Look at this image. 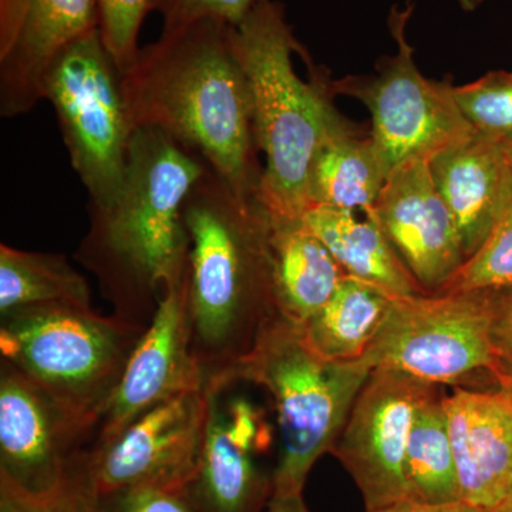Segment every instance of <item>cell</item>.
<instances>
[{
	"mask_svg": "<svg viewBox=\"0 0 512 512\" xmlns=\"http://www.w3.org/2000/svg\"><path fill=\"white\" fill-rule=\"evenodd\" d=\"M373 214L427 293H439L466 262L456 220L434 184L429 161L393 168Z\"/></svg>",
	"mask_w": 512,
	"mask_h": 512,
	"instance_id": "9a60e30c",
	"label": "cell"
},
{
	"mask_svg": "<svg viewBox=\"0 0 512 512\" xmlns=\"http://www.w3.org/2000/svg\"><path fill=\"white\" fill-rule=\"evenodd\" d=\"M262 0H154V12L163 18L164 29L202 19L238 26Z\"/></svg>",
	"mask_w": 512,
	"mask_h": 512,
	"instance_id": "f1b7e54d",
	"label": "cell"
},
{
	"mask_svg": "<svg viewBox=\"0 0 512 512\" xmlns=\"http://www.w3.org/2000/svg\"><path fill=\"white\" fill-rule=\"evenodd\" d=\"M146 329L93 306H26L0 313V357L100 423Z\"/></svg>",
	"mask_w": 512,
	"mask_h": 512,
	"instance_id": "8992f818",
	"label": "cell"
},
{
	"mask_svg": "<svg viewBox=\"0 0 512 512\" xmlns=\"http://www.w3.org/2000/svg\"><path fill=\"white\" fill-rule=\"evenodd\" d=\"M302 221L335 256L346 275L369 282L394 298L426 295L373 212L312 207Z\"/></svg>",
	"mask_w": 512,
	"mask_h": 512,
	"instance_id": "ffe728a7",
	"label": "cell"
},
{
	"mask_svg": "<svg viewBox=\"0 0 512 512\" xmlns=\"http://www.w3.org/2000/svg\"><path fill=\"white\" fill-rule=\"evenodd\" d=\"M370 369H394L433 384H463L478 372L497 379L490 291L394 298L362 357Z\"/></svg>",
	"mask_w": 512,
	"mask_h": 512,
	"instance_id": "9c48e42d",
	"label": "cell"
},
{
	"mask_svg": "<svg viewBox=\"0 0 512 512\" xmlns=\"http://www.w3.org/2000/svg\"><path fill=\"white\" fill-rule=\"evenodd\" d=\"M248 387L229 373L207 379L204 444L184 491L195 512H266L274 497L275 471L259 463L274 444V427Z\"/></svg>",
	"mask_w": 512,
	"mask_h": 512,
	"instance_id": "30bf717a",
	"label": "cell"
},
{
	"mask_svg": "<svg viewBox=\"0 0 512 512\" xmlns=\"http://www.w3.org/2000/svg\"><path fill=\"white\" fill-rule=\"evenodd\" d=\"M269 220L276 309L302 326L329 301L346 272L302 218Z\"/></svg>",
	"mask_w": 512,
	"mask_h": 512,
	"instance_id": "44dd1931",
	"label": "cell"
},
{
	"mask_svg": "<svg viewBox=\"0 0 512 512\" xmlns=\"http://www.w3.org/2000/svg\"><path fill=\"white\" fill-rule=\"evenodd\" d=\"M493 512H512V493Z\"/></svg>",
	"mask_w": 512,
	"mask_h": 512,
	"instance_id": "e575fe53",
	"label": "cell"
},
{
	"mask_svg": "<svg viewBox=\"0 0 512 512\" xmlns=\"http://www.w3.org/2000/svg\"><path fill=\"white\" fill-rule=\"evenodd\" d=\"M207 424V384L138 417L116 439L90 448L97 495L134 487L184 493L200 461Z\"/></svg>",
	"mask_w": 512,
	"mask_h": 512,
	"instance_id": "7c38bea8",
	"label": "cell"
},
{
	"mask_svg": "<svg viewBox=\"0 0 512 512\" xmlns=\"http://www.w3.org/2000/svg\"><path fill=\"white\" fill-rule=\"evenodd\" d=\"M434 394L436 384L384 367L357 394L330 453L355 480L366 512L409 500L407 443L421 404Z\"/></svg>",
	"mask_w": 512,
	"mask_h": 512,
	"instance_id": "8fae6325",
	"label": "cell"
},
{
	"mask_svg": "<svg viewBox=\"0 0 512 512\" xmlns=\"http://www.w3.org/2000/svg\"><path fill=\"white\" fill-rule=\"evenodd\" d=\"M97 29L96 0H0V114L29 113L60 53Z\"/></svg>",
	"mask_w": 512,
	"mask_h": 512,
	"instance_id": "2e32d148",
	"label": "cell"
},
{
	"mask_svg": "<svg viewBox=\"0 0 512 512\" xmlns=\"http://www.w3.org/2000/svg\"><path fill=\"white\" fill-rule=\"evenodd\" d=\"M89 451L74 458L59 483L45 493H30L0 476V512H100Z\"/></svg>",
	"mask_w": 512,
	"mask_h": 512,
	"instance_id": "d4e9b609",
	"label": "cell"
},
{
	"mask_svg": "<svg viewBox=\"0 0 512 512\" xmlns=\"http://www.w3.org/2000/svg\"><path fill=\"white\" fill-rule=\"evenodd\" d=\"M208 167L164 131H134L119 197L89 205V231L74 254L114 315L148 328L164 292L187 272L184 204Z\"/></svg>",
	"mask_w": 512,
	"mask_h": 512,
	"instance_id": "7a4b0ae2",
	"label": "cell"
},
{
	"mask_svg": "<svg viewBox=\"0 0 512 512\" xmlns=\"http://www.w3.org/2000/svg\"><path fill=\"white\" fill-rule=\"evenodd\" d=\"M458 3H460L461 8L466 10V12H473V10H476L478 5H480V0H458Z\"/></svg>",
	"mask_w": 512,
	"mask_h": 512,
	"instance_id": "836d02e7",
	"label": "cell"
},
{
	"mask_svg": "<svg viewBox=\"0 0 512 512\" xmlns=\"http://www.w3.org/2000/svg\"><path fill=\"white\" fill-rule=\"evenodd\" d=\"M512 286V195L493 231L439 293L493 291Z\"/></svg>",
	"mask_w": 512,
	"mask_h": 512,
	"instance_id": "4316f807",
	"label": "cell"
},
{
	"mask_svg": "<svg viewBox=\"0 0 512 512\" xmlns=\"http://www.w3.org/2000/svg\"><path fill=\"white\" fill-rule=\"evenodd\" d=\"M42 96L56 111L73 170L89 192V205L107 207L123 188L136 127L123 72L99 29L60 53L47 70Z\"/></svg>",
	"mask_w": 512,
	"mask_h": 512,
	"instance_id": "52a82bcc",
	"label": "cell"
},
{
	"mask_svg": "<svg viewBox=\"0 0 512 512\" xmlns=\"http://www.w3.org/2000/svg\"><path fill=\"white\" fill-rule=\"evenodd\" d=\"M52 303L90 308L86 278L62 254L0 245V313Z\"/></svg>",
	"mask_w": 512,
	"mask_h": 512,
	"instance_id": "603a6c76",
	"label": "cell"
},
{
	"mask_svg": "<svg viewBox=\"0 0 512 512\" xmlns=\"http://www.w3.org/2000/svg\"><path fill=\"white\" fill-rule=\"evenodd\" d=\"M96 3L104 45L121 72L126 73L140 52L138 36L154 8V0H96Z\"/></svg>",
	"mask_w": 512,
	"mask_h": 512,
	"instance_id": "83f0119b",
	"label": "cell"
},
{
	"mask_svg": "<svg viewBox=\"0 0 512 512\" xmlns=\"http://www.w3.org/2000/svg\"><path fill=\"white\" fill-rule=\"evenodd\" d=\"M505 151H507V156L510 157L512 163V143L503 144Z\"/></svg>",
	"mask_w": 512,
	"mask_h": 512,
	"instance_id": "8d00e7d4",
	"label": "cell"
},
{
	"mask_svg": "<svg viewBox=\"0 0 512 512\" xmlns=\"http://www.w3.org/2000/svg\"><path fill=\"white\" fill-rule=\"evenodd\" d=\"M232 28L202 19L164 29L123 73L124 93L134 127L164 131L197 153L237 194L252 197L264 167Z\"/></svg>",
	"mask_w": 512,
	"mask_h": 512,
	"instance_id": "6da1fadb",
	"label": "cell"
},
{
	"mask_svg": "<svg viewBox=\"0 0 512 512\" xmlns=\"http://www.w3.org/2000/svg\"><path fill=\"white\" fill-rule=\"evenodd\" d=\"M498 384H500L501 389H504L505 392L510 393L512 396V377H505V379L500 380Z\"/></svg>",
	"mask_w": 512,
	"mask_h": 512,
	"instance_id": "d590c367",
	"label": "cell"
},
{
	"mask_svg": "<svg viewBox=\"0 0 512 512\" xmlns=\"http://www.w3.org/2000/svg\"><path fill=\"white\" fill-rule=\"evenodd\" d=\"M461 113L477 134L512 143V72L493 70L476 82L453 87Z\"/></svg>",
	"mask_w": 512,
	"mask_h": 512,
	"instance_id": "484cf974",
	"label": "cell"
},
{
	"mask_svg": "<svg viewBox=\"0 0 512 512\" xmlns=\"http://www.w3.org/2000/svg\"><path fill=\"white\" fill-rule=\"evenodd\" d=\"M373 512H487L481 508L474 507L458 501V503L451 504H426L419 503V501L404 500L400 503L389 505V507L382 508Z\"/></svg>",
	"mask_w": 512,
	"mask_h": 512,
	"instance_id": "1f68e13d",
	"label": "cell"
},
{
	"mask_svg": "<svg viewBox=\"0 0 512 512\" xmlns=\"http://www.w3.org/2000/svg\"><path fill=\"white\" fill-rule=\"evenodd\" d=\"M191 350L205 379L237 365L281 316L272 278L271 220L207 168L184 204Z\"/></svg>",
	"mask_w": 512,
	"mask_h": 512,
	"instance_id": "3957f363",
	"label": "cell"
},
{
	"mask_svg": "<svg viewBox=\"0 0 512 512\" xmlns=\"http://www.w3.org/2000/svg\"><path fill=\"white\" fill-rule=\"evenodd\" d=\"M434 184L453 214L466 259L484 244L512 195V163L503 144L474 131L429 161Z\"/></svg>",
	"mask_w": 512,
	"mask_h": 512,
	"instance_id": "ac0fdd59",
	"label": "cell"
},
{
	"mask_svg": "<svg viewBox=\"0 0 512 512\" xmlns=\"http://www.w3.org/2000/svg\"><path fill=\"white\" fill-rule=\"evenodd\" d=\"M390 171L372 136L340 114L320 140L309 171L312 207L372 214Z\"/></svg>",
	"mask_w": 512,
	"mask_h": 512,
	"instance_id": "d6986e66",
	"label": "cell"
},
{
	"mask_svg": "<svg viewBox=\"0 0 512 512\" xmlns=\"http://www.w3.org/2000/svg\"><path fill=\"white\" fill-rule=\"evenodd\" d=\"M100 512H195L184 493L154 487L97 495Z\"/></svg>",
	"mask_w": 512,
	"mask_h": 512,
	"instance_id": "f546056e",
	"label": "cell"
},
{
	"mask_svg": "<svg viewBox=\"0 0 512 512\" xmlns=\"http://www.w3.org/2000/svg\"><path fill=\"white\" fill-rule=\"evenodd\" d=\"M393 299L383 289L345 275L329 301L303 323V338L325 359H362L382 329Z\"/></svg>",
	"mask_w": 512,
	"mask_h": 512,
	"instance_id": "7402d4cb",
	"label": "cell"
},
{
	"mask_svg": "<svg viewBox=\"0 0 512 512\" xmlns=\"http://www.w3.org/2000/svg\"><path fill=\"white\" fill-rule=\"evenodd\" d=\"M443 404L461 500L493 512L512 493V396L456 389Z\"/></svg>",
	"mask_w": 512,
	"mask_h": 512,
	"instance_id": "e0dca14e",
	"label": "cell"
},
{
	"mask_svg": "<svg viewBox=\"0 0 512 512\" xmlns=\"http://www.w3.org/2000/svg\"><path fill=\"white\" fill-rule=\"evenodd\" d=\"M191 350L187 272L161 298L101 416L93 447L116 439L138 417L178 394L205 387Z\"/></svg>",
	"mask_w": 512,
	"mask_h": 512,
	"instance_id": "5bb4252c",
	"label": "cell"
},
{
	"mask_svg": "<svg viewBox=\"0 0 512 512\" xmlns=\"http://www.w3.org/2000/svg\"><path fill=\"white\" fill-rule=\"evenodd\" d=\"M409 500L451 504L461 500L460 483L443 397L434 394L414 417L406 450Z\"/></svg>",
	"mask_w": 512,
	"mask_h": 512,
	"instance_id": "cb8c5ba5",
	"label": "cell"
},
{
	"mask_svg": "<svg viewBox=\"0 0 512 512\" xmlns=\"http://www.w3.org/2000/svg\"><path fill=\"white\" fill-rule=\"evenodd\" d=\"M413 6H394L389 28L394 55L384 56L375 74L332 80L333 93L353 97L369 110L370 136L389 171L407 161L426 160L474 133L454 97L450 80H431L414 62L406 29Z\"/></svg>",
	"mask_w": 512,
	"mask_h": 512,
	"instance_id": "ba28073f",
	"label": "cell"
},
{
	"mask_svg": "<svg viewBox=\"0 0 512 512\" xmlns=\"http://www.w3.org/2000/svg\"><path fill=\"white\" fill-rule=\"evenodd\" d=\"M491 299V338L498 363L497 382L512 377V286L493 289Z\"/></svg>",
	"mask_w": 512,
	"mask_h": 512,
	"instance_id": "4dcf8cb0",
	"label": "cell"
},
{
	"mask_svg": "<svg viewBox=\"0 0 512 512\" xmlns=\"http://www.w3.org/2000/svg\"><path fill=\"white\" fill-rule=\"evenodd\" d=\"M481 2H484V0H480V3H481Z\"/></svg>",
	"mask_w": 512,
	"mask_h": 512,
	"instance_id": "74e56055",
	"label": "cell"
},
{
	"mask_svg": "<svg viewBox=\"0 0 512 512\" xmlns=\"http://www.w3.org/2000/svg\"><path fill=\"white\" fill-rule=\"evenodd\" d=\"M251 89L254 131L265 165L258 200L274 220H299L311 208L309 171L320 140L340 113L332 80L315 72L305 82L293 55H306L284 6L262 0L232 28Z\"/></svg>",
	"mask_w": 512,
	"mask_h": 512,
	"instance_id": "277c9868",
	"label": "cell"
},
{
	"mask_svg": "<svg viewBox=\"0 0 512 512\" xmlns=\"http://www.w3.org/2000/svg\"><path fill=\"white\" fill-rule=\"evenodd\" d=\"M222 373L264 390L278 426L275 493L302 494L316 461L330 453L372 369L335 362L308 345L301 326L276 316L247 356Z\"/></svg>",
	"mask_w": 512,
	"mask_h": 512,
	"instance_id": "5b68a950",
	"label": "cell"
},
{
	"mask_svg": "<svg viewBox=\"0 0 512 512\" xmlns=\"http://www.w3.org/2000/svg\"><path fill=\"white\" fill-rule=\"evenodd\" d=\"M97 429L99 421L0 359V476L30 493H45L93 447Z\"/></svg>",
	"mask_w": 512,
	"mask_h": 512,
	"instance_id": "4fadbf2b",
	"label": "cell"
},
{
	"mask_svg": "<svg viewBox=\"0 0 512 512\" xmlns=\"http://www.w3.org/2000/svg\"><path fill=\"white\" fill-rule=\"evenodd\" d=\"M266 512H309L302 494H274Z\"/></svg>",
	"mask_w": 512,
	"mask_h": 512,
	"instance_id": "d6a6232c",
	"label": "cell"
}]
</instances>
